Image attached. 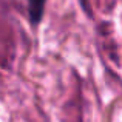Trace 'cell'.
I'll list each match as a JSON object with an SVG mask.
<instances>
[{
    "label": "cell",
    "mask_w": 122,
    "mask_h": 122,
    "mask_svg": "<svg viewBox=\"0 0 122 122\" xmlns=\"http://www.w3.org/2000/svg\"><path fill=\"white\" fill-rule=\"evenodd\" d=\"M45 3L46 0H28V17L33 25L40 23L45 11Z\"/></svg>",
    "instance_id": "1"
}]
</instances>
